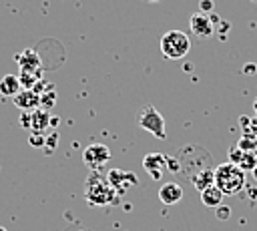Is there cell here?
<instances>
[{"instance_id": "1", "label": "cell", "mask_w": 257, "mask_h": 231, "mask_svg": "<svg viewBox=\"0 0 257 231\" xmlns=\"http://www.w3.org/2000/svg\"><path fill=\"white\" fill-rule=\"evenodd\" d=\"M215 187L221 189L223 195H239L247 187L245 171L233 163H223L215 167Z\"/></svg>"}, {"instance_id": "2", "label": "cell", "mask_w": 257, "mask_h": 231, "mask_svg": "<svg viewBox=\"0 0 257 231\" xmlns=\"http://www.w3.org/2000/svg\"><path fill=\"white\" fill-rule=\"evenodd\" d=\"M116 197H118V193L112 189V185L108 183V179L106 177H100L96 171H92L90 177L84 183V199L90 205L104 207V205L114 203Z\"/></svg>"}, {"instance_id": "3", "label": "cell", "mask_w": 257, "mask_h": 231, "mask_svg": "<svg viewBox=\"0 0 257 231\" xmlns=\"http://www.w3.org/2000/svg\"><path fill=\"white\" fill-rule=\"evenodd\" d=\"M191 50V38L183 30H169L161 36V52L169 60H181Z\"/></svg>"}, {"instance_id": "4", "label": "cell", "mask_w": 257, "mask_h": 231, "mask_svg": "<svg viewBox=\"0 0 257 231\" xmlns=\"http://www.w3.org/2000/svg\"><path fill=\"white\" fill-rule=\"evenodd\" d=\"M139 127L145 129L147 133H151L153 137L157 139H165L167 137V131H165V119L163 114L153 106V104H145L141 108V114H139Z\"/></svg>"}, {"instance_id": "5", "label": "cell", "mask_w": 257, "mask_h": 231, "mask_svg": "<svg viewBox=\"0 0 257 231\" xmlns=\"http://www.w3.org/2000/svg\"><path fill=\"white\" fill-rule=\"evenodd\" d=\"M82 161L88 169L98 171L102 165H106L110 161V149L104 143H90L84 151H82Z\"/></svg>"}, {"instance_id": "6", "label": "cell", "mask_w": 257, "mask_h": 231, "mask_svg": "<svg viewBox=\"0 0 257 231\" xmlns=\"http://www.w3.org/2000/svg\"><path fill=\"white\" fill-rule=\"evenodd\" d=\"M143 169L151 175V179L159 181L163 177V173L169 169V157L163 153H149L143 159Z\"/></svg>"}, {"instance_id": "7", "label": "cell", "mask_w": 257, "mask_h": 231, "mask_svg": "<svg viewBox=\"0 0 257 231\" xmlns=\"http://www.w3.org/2000/svg\"><path fill=\"white\" fill-rule=\"evenodd\" d=\"M108 183L112 185V189L120 195L122 191L131 189V187H137L139 185V177L135 173H128V171H122V169H112L108 173Z\"/></svg>"}, {"instance_id": "8", "label": "cell", "mask_w": 257, "mask_h": 231, "mask_svg": "<svg viewBox=\"0 0 257 231\" xmlns=\"http://www.w3.org/2000/svg\"><path fill=\"white\" fill-rule=\"evenodd\" d=\"M189 28L197 38H209L215 32V24L211 22V16L203 12H197L189 18Z\"/></svg>"}, {"instance_id": "9", "label": "cell", "mask_w": 257, "mask_h": 231, "mask_svg": "<svg viewBox=\"0 0 257 231\" xmlns=\"http://www.w3.org/2000/svg\"><path fill=\"white\" fill-rule=\"evenodd\" d=\"M14 60L20 64V70H26V72H34L36 76H42L40 74V58H38V54L34 52V50H24V52H20V54H16L14 56Z\"/></svg>"}, {"instance_id": "10", "label": "cell", "mask_w": 257, "mask_h": 231, "mask_svg": "<svg viewBox=\"0 0 257 231\" xmlns=\"http://www.w3.org/2000/svg\"><path fill=\"white\" fill-rule=\"evenodd\" d=\"M14 98V104L20 108V110H28V112H32V110H36V108H40V94L38 92H34V90H20L16 96H12Z\"/></svg>"}, {"instance_id": "11", "label": "cell", "mask_w": 257, "mask_h": 231, "mask_svg": "<svg viewBox=\"0 0 257 231\" xmlns=\"http://www.w3.org/2000/svg\"><path fill=\"white\" fill-rule=\"evenodd\" d=\"M159 199H161V203H165V205H177V203L183 199V187H181L179 183H175V181H169V183L161 185V189H159Z\"/></svg>"}, {"instance_id": "12", "label": "cell", "mask_w": 257, "mask_h": 231, "mask_svg": "<svg viewBox=\"0 0 257 231\" xmlns=\"http://www.w3.org/2000/svg\"><path fill=\"white\" fill-rule=\"evenodd\" d=\"M191 183H193V187H195L199 193H201L203 189L215 185V169H213V167H205V169H201L199 173H195V175L191 177Z\"/></svg>"}, {"instance_id": "13", "label": "cell", "mask_w": 257, "mask_h": 231, "mask_svg": "<svg viewBox=\"0 0 257 231\" xmlns=\"http://www.w3.org/2000/svg\"><path fill=\"white\" fill-rule=\"evenodd\" d=\"M50 125V112L44 108H36L30 112V129L32 133H44Z\"/></svg>"}, {"instance_id": "14", "label": "cell", "mask_w": 257, "mask_h": 231, "mask_svg": "<svg viewBox=\"0 0 257 231\" xmlns=\"http://www.w3.org/2000/svg\"><path fill=\"white\" fill-rule=\"evenodd\" d=\"M223 193H221V189L219 187H215V185H211V187H207V189H203L201 191V203L205 205V207H211V209H217L219 205H223Z\"/></svg>"}, {"instance_id": "15", "label": "cell", "mask_w": 257, "mask_h": 231, "mask_svg": "<svg viewBox=\"0 0 257 231\" xmlns=\"http://www.w3.org/2000/svg\"><path fill=\"white\" fill-rule=\"evenodd\" d=\"M20 90H22V86H20V80L16 74H4L0 78V94L2 96H16Z\"/></svg>"}, {"instance_id": "16", "label": "cell", "mask_w": 257, "mask_h": 231, "mask_svg": "<svg viewBox=\"0 0 257 231\" xmlns=\"http://www.w3.org/2000/svg\"><path fill=\"white\" fill-rule=\"evenodd\" d=\"M237 147L241 151H255L257 153V137L253 133H243L239 143H237Z\"/></svg>"}, {"instance_id": "17", "label": "cell", "mask_w": 257, "mask_h": 231, "mask_svg": "<svg viewBox=\"0 0 257 231\" xmlns=\"http://www.w3.org/2000/svg\"><path fill=\"white\" fill-rule=\"evenodd\" d=\"M18 76V80H20V86L24 88V90H32L34 88V84L38 82V78L40 76H36L34 72H26V70H20V74H16Z\"/></svg>"}, {"instance_id": "18", "label": "cell", "mask_w": 257, "mask_h": 231, "mask_svg": "<svg viewBox=\"0 0 257 231\" xmlns=\"http://www.w3.org/2000/svg\"><path fill=\"white\" fill-rule=\"evenodd\" d=\"M255 165H257V153L255 151H245L237 167H241V171H253Z\"/></svg>"}, {"instance_id": "19", "label": "cell", "mask_w": 257, "mask_h": 231, "mask_svg": "<svg viewBox=\"0 0 257 231\" xmlns=\"http://www.w3.org/2000/svg\"><path fill=\"white\" fill-rule=\"evenodd\" d=\"M52 88H54V86L48 84L46 90L40 92V108H44V110H48V108L54 104V100H56V92H54Z\"/></svg>"}, {"instance_id": "20", "label": "cell", "mask_w": 257, "mask_h": 231, "mask_svg": "<svg viewBox=\"0 0 257 231\" xmlns=\"http://www.w3.org/2000/svg\"><path fill=\"white\" fill-rule=\"evenodd\" d=\"M243 153H245V151H241L237 145H233V147L229 149V163H233V165H239V161H241Z\"/></svg>"}, {"instance_id": "21", "label": "cell", "mask_w": 257, "mask_h": 231, "mask_svg": "<svg viewBox=\"0 0 257 231\" xmlns=\"http://www.w3.org/2000/svg\"><path fill=\"white\" fill-rule=\"evenodd\" d=\"M28 143H30L32 147H44V145H46V137H44L42 133H30Z\"/></svg>"}, {"instance_id": "22", "label": "cell", "mask_w": 257, "mask_h": 231, "mask_svg": "<svg viewBox=\"0 0 257 231\" xmlns=\"http://www.w3.org/2000/svg\"><path fill=\"white\" fill-rule=\"evenodd\" d=\"M229 215H231V209H229L227 205H219V207H217V219L227 221V219H229Z\"/></svg>"}, {"instance_id": "23", "label": "cell", "mask_w": 257, "mask_h": 231, "mask_svg": "<svg viewBox=\"0 0 257 231\" xmlns=\"http://www.w3.org/2000/svg\"><path fill=\"white\" fill-rule=\"evenodd\" d=\"M199 8H201L203 14H211L213 8H215V2H213V0H201V2H199Z\"/></svg>"}, {"instance_id": "24", "label": "cell", "mask_w": 257, "mask_h": 231, "mask_svg": "<svg viewBox=\"0 0 257 231\" xmlns=\"http://www.w3.org/2000/svg\"><path fill=\"white\" fill-rule=\"evenodd\" d=\"M56 143H58V137H56V133H52L50 137H46V147H48L50 151L56 147Z\"/></svg>"}, {"instance_id": "25", "label": "cell", "mask_w": 257, "mask_h": 231, "mask_svg": "<svg viewBox=\"0 0 257 231\" xmlns=\"http://www.w3.org/2000/svg\"><path fill=\"white\" fill-rule=\"evenodd\" d=\"M20 125H22V127H30V112H28V110H22Z\"/></svg>"}, {"instance_id": "26", "label": "cell", "mask_w": 257, "mask_h": 231, "mask_svg": "<svg viewBox=\"0 0 257 231\" xmlns=\"http://www.w3.org/2000/svg\"><path fill=\"white\" fill-rule=\"evenodd\" d=\"M247 133H253L255 137H257V117H253L251 121H249V131Z\"/></svg>"}, {"instance_id": "27", "label": "cell", "mask_w": 257, "mask_h": 231, "mask_svg": "<svg viewBox=\"0 0 257 231\" xmlns=\"http://www.w3.org/2000/svg\"><path fill=\"white\" fill-rule=\"evenodd\" d=\"M243 70H245V74H253V72L257 70V66H255V64H245Z\"/></svg>"}, {"instance_id": "28", "label": "cell", "mask_w": 257, "mask_h": 231, "mask_svg": "<svg viewBox=\"0 0 257 231\" xmlns=\"http://www.w3.org/2000/svg\"><path fill=\"white\" fill-rule=\"evenodd\" d=\"M245 191H247V195H249L251 199H255V197H257V189H247V187H245Z\"/></svg>"}, {"instance_id": "29", "label": "cell", "mask_w": 257, "mask_h": 231, "mask_svg": "<svg viewBox=\"0 0 257 231\" xmlns=\"http://www.w3.org/2000/svg\"><path fill=\"white\" fill-rule=\"evenodd\" d=\"M58 117H50V127H58Z\"/></svg>"}, {"instance_id": "30", "label": "cell", "mask_w": 257, "mask_h": 231, "mask_svg": "<svg viewBox=\"0 0 257 231\" xmlns=\"http://www.w3.org/2000/svg\"><path fill=\"white\" fill-rule=\"evenodd\" d=\"M251 173H253V179H255V181H257V165H255V169H253V171H251Z\"/></svg>"}, {"instance_id": "31", "label": "cell", "mask_w": 257, "mask_h": 231, "mask_svg": "<svg viewBox=\"0 0 257 231\" xmlns=\"http://www.w3.org/2000/svg\"><path fill=\"white\" fill-rule=\"evenodd\" d=\"M253 108H255V114H257V98L253 100Z\"/></svg>"}, {"instance_id": "32", "label": "cell", "mask_w": 257, "mask_h": 231, "mask_svg": "<svg viewBox=\"0 0 257 231\" xmlns=\"http://www.w3.org/2000/svg\"><path fill=\"white\" fill-rule=\"evenodd\" d=\"M0 231H6V229H4V227H2V225H0Z\"/></svg>"}, {"instance_id": "33", "label": "cell", "mask_w": 257, "mask_h": 231, "mask_svg": "<svg viewBox=\"0 0 257 231\" xmlns=\"http://www.w3.org/2000/svg\"><path fill=\"white\" fill-rule=\"evenodd\" d=\"M149 2H159V0H149Z\"/></svg>"}, {"instance_id": "34", "label": "cell", "mask_w": 257, "mask_h": 231, "mask_svg": "<svg viewBox=\"0 0 257 231\" xmlns=\"http://www.w3.org/2000/svg\"><path fill=\"white\" fill-rule=\"evenodd\" d=\"M80 231H86V229H80Z\"/></svg>"}]
</instances>
